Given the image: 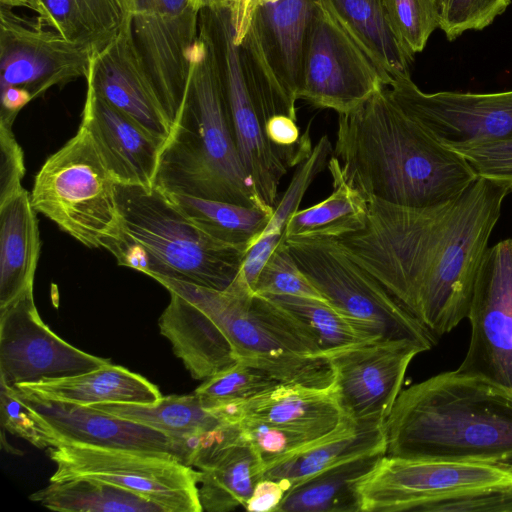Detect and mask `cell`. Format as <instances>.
<instances>
[{"label": "cell", "mask_w": 512, "mask_h": 512, "mask_svg": "<svg viewBox=\"0 0 512 512\" xmlns=\"http://www.w3.org/2000/svg\"><path fill=\"white\" fill-rule=\"evenodd\" d=\"M511 191L478 177L436 205L369 200L364 225L332 239L439 337L468 317L481 261Z\"/></svg>", "instance_id": "obj_1"}, {"label": "cell", "mask_w": 512, "mask_h": 512, "mask_svg": "<svg viewBox=\"0 0 512 512\" xmlns=\"http://www.w3.org/2000/svg\"><path fill=\"white\" fill-rule=\"evenodd\" d=\"M334 156L365 199L426 207L461 195L478 178L468 162L407 115L384 87L339 114Z\"/></svg>", "instance_id": "obj_2"}, {"label": "cell", "mask_w": 512, "mask_h": 512, "mask_svg": "<svg viewBox=\"0 0 512 512\" xmlns=\"http://www.w3.org/2000/svg\"><path fill=\"white\" fill-rule=\"evenodd\" d=\"M384 429L387 456L512 467V388L442 372L401 391Z\"/></svg>", "instance_id": "obj_3"}, {"label": "cell", "mask_w": 512, "mask_h": 512, "mask_svg": "<svg viewBox=\"0 0 512 512\" xmlns=\"http://www.w3.org/2000/svg\"><path fill=\"white\" fill-rule=\"evenodd\" d=\"M153 186L166 193L273 209L262 201L242 165L213 51L200 29L185 101L162 146Z\"/></svg>", "instance_id": "obj_4"}, {"label": "cell", "mask_w": 512, "mask_h": 512, "mask_svg": "<svg viewBox=\"0 0 512 512\" xmlns=\"http://www.w3.org/2000/svg\"><path fill=\"white\" fill-rule=\"evenodd\" d=\"M116 199L121 228L104 248L119 265L216 290L240 272L247 249L203 231L160 189L116 183Z\"/></svg>", "instance_id": "obj_5"}, {"label": "cell", "mask_w": 512, "mask_h": 512, "mask_svg": "<svg viewBox=\"0 0 512 512\" xmlns=\"http://www.w3.org/2000/svg\"><path fill=\"white\" fill-rule=\"evenodd\" d=\"M155 280L206 313L227 337L237 361L261 368L281 383L333 386L329 359L309 329L237 276L224 290L170 278Z\"/></svg>", "instance_id": "obj_6"}, {"label": "cell", "mask_w": 512, "mask_h": 512, "mask_svg": "<svg viewBox=\"0 0 512 512\" xmlns=\"http://www.w3.org/2000/svg\"><path fill=\"white\" fill-rule=\"evenodd\" d=\"M30 198L36 212L87 247L104 248L120 232L116 182L82 125L46 159Z\"/></svg>", "instance_id": "obj_7"}, {"label": "cell", "mask_w": 512, "mask_h": 512, "mask_svg": "<svg viewBox=\"0 0 512 512\" xmlns=\"http://www.w3.org/2000/svg\"><path fill=\"white\" fill-rule=\"evenodd\" d=\"M320 5L321 0H251L245 25L236 29L265 124L276 115L296 118L304 48Z\"/></svg>", "instance_id": "obj_8"}, {"label": "cell", "mask_w": 512, "mask_h": 512, "mask_svg": "<svg viewBox=\"0 0 512 512\" xmlns=\"http://www.w3.org/2000/svg\"><path fill=\"white\" fill-rule=\"evenodd\" d=\"M298 267L338 312L380 340H406L422 352L434 336L332 238L285 239Z\"/></svg>", "instance_id": "obj_9"}, {"label": "cell", "mask_w": 512, "mask_h": 512, "mask_svg": "<svg viewBox=\"0 0 512 512\" xmlns=\"http://www.w3.org/2000/svg\"><path fill=\"white\" fill-rule=\"evenodd\" d=\"M199 29L213 51L242 165L262 201L274 209L280 181L290 167L266 137L265 118L245 73L231 11L201 9Z\"/></svg>", "instance_id": "obj_10"}, {"label": "cell", "mask_w": 512, "mask_h": 512, "mask_svg": "<svg viewBox=\"0 0 512 512\" xmlns=\"http://www.w3.org/2000/svg\"><path fill=\"white\" fill-rule=\"evenodd\" d=\"M50 482L92 478L138 493L167 512H201L200 471L164 453L60 443L47 450Z\"/></svg>", "instance_id": "obj_11"}, {"label": "cell", "mask_w": 512, "mask_h": 512, "mask_svg": "<svg viewBox=\"0 0 512 512\" xmlns=\"http://www.w3.org/2000/svg\"><path fill=\"white\" fill-rule=\"evenodd\" d=\"M512 489L508 465L384 455L359 487L362 512H423L463 495Z\"/></svg>", "instance_id": "obj_12"}, {"label": "cell", "mask_w": 512, "mask_h": 512, "mask_svg": "<svg viewBox=\"0 0 512 512\" xmlns=\"http://www.w3.org/2000/svg\"><path fill=\"white\" fill-rule=\"evenodd\" d=\"M145 78L173 126L187 93L199 13L193 0H124Z\"/></svg>", "instance_id": "obj_13"}, {"label": "cell", "mask_w": 512, "mask_h": 512, "mask_svg": "<svg viewBox=\"0 0 512 512\" xmlns=\"http://www.w3.org/2000/svg\"><path fill=\"white\" fill-rule=\"evenodd\" d=\"M384 87L379 69L321 3L304 48L298 98L339 115Z\"/></svg>", "instance_id": "obj_14"}, {"label": "cell", "mask_w": 512, "mask_h": 512, "mask_svg": "<svg viewBox=\"0 0 512 512\" xmlns=\"http://www.w3.org/2000/svg\"><path fill=\"white\" fill-rule=\"evenodd\" d=\"M110 362L55 334L38 313L33 287L0 307V383L7 387L75 376Z\"/></svg>", "instance_id": "obj_15"}, {"label": "cell", "mask_w": 512, "mask_h": 512, "mask_svg": "<svg viewBox=\"0 0 512 512\" xmlns=\"http://www.w3.org/2000/svg\"><path fill=\"white\" fill-rule=\"evenodd\" d=\"M467 318L470 340L457 369L512 388V238L486 250Z\"/></svg>", "instance_id": "obj_16"}, {"label": "cell", "mask_w": 512, "mask_h": 512, "mask_svg": "<svg viewBox=\"0 0 512 512\" xmlns=\"http://www.w3.org/2000/svg\"><path fill=\"white\" fill-rule=\"evenodd\" d=\"M12 9L1 4V88L20 87L34 99L53 86L86 78L92 56L88 49Z\"/></svg>", "instance_id": "obj_17"}, {"label": "cell", "mask_w": 512, "mask_h": 512, "mask_svg": "<svg viewBox=\"0 0 512 512\" xmlns=\"http://www.w3.org/2000/svg\"><path fill=\"white\" fill-rule=\"evenodd\" d=\"M421 352L406 340H375L329 354L332 387L343 415L355 422H385L409 364Z\"/></svg>", "instance_id": "obj_18"}, {"label": "cell", "mask_w": 512, "mask_h": 512, "mask_svg": "<svg viewBox=\"0 0 512 512\" xmlns=\"http://www.w3.org/2000/svg\"><path fill=\"white\" fill-rule=\"evenodd\" d=\"M388 87L400 108L443 145L512 138V90L426 93L411 78Z\"/></svg>", "instance_id": "obj_19"}, {"label": "cell", "mask_w": 512, "mask_h": 512, "mask_svg": "<svg viewBox=\"0 0 512 512\" xmlns=\"http://www.w3.org/2000/svg\"><path fill=\"white\" fill-rule=\"evenodd\" d=\"M14 394L49 426L60 443L164 453L189 465L188 440L174 438L113 414L70 402L39 397L18 387ZM56 445V446H57Z\"/></svg>", "instance_id": "obj_20"}, {"label": "cell", "mask_w": 512, "mask_h": 512, "mask_svg": "<svg viewBox=\"0 0 512 512\" xmlns=\"http://www.w3.org/2000/svg\"><path fill=\"white\" fill-rule=\"evenodd\" d=\"M86 83L111 106L166 141L172 125L155 99L135 48L130 21L106 47L91 56Z\"/></svg>", "instance_id": "obj_21"}, {"label": "cell", "mask_w": 512, "mask_h": 512, "mask_svg": "<svg viewBox=\"0 0 512 512\" xmlns=\"http://www.w3.org/2000/svg\"><path fill=\"white\" fill-rule=\"evenodd\" d=\"M116 183L152 187L164 140L87 85L81 124Z\"/></svg>", "instance_id": "obj_22"}, {"label": "cell", "mask_w": 512, "mask_h": 512, "mask_svg": "<svg viewBox=\"0 0 512 512\" xmlns=\"http://www.w3.org/2000/svg\"><path fill=\"white\" fill-rule=\"evenodd\" d=\"M385 422H355L344 416L331 432L263 469L262 479L280 482L286 492L332 466L373 452L386 451Z\"/></svg>", "instance_id": "obj_23"}, {"label": "cell", "mask_w": 512, "mask_h": 512, "mask_svg": "<svg viewBox=\"0 0 512 512\" xmlns=\"http://www.w3.org/2000/svg\"><path fill=\"white\" fill-rule=\"evenodd\" d=\"M161 314L160 333L182 360L192 378L206 380L237 362L232 346L215 322L196 305L169 291Z\"/></svg>", "instance_id": "obj_24"}, {"label": "cell", "mask_w": 512, "mask_h": 512, "mask_svg": "<svg viewBox=\"0 0 512 512\" xmlns=\"http://www.w3.org/2000/svg\"><path fill=\"white\" fill-rule=\"evenodd\" d=\"M326 11L366 53L389 86L411 78L414 55L395 34L384 0H321Z\"/></svg>", "instance_id": "obj_25"}, {"label": "cell", "mask_w": 512, "mask_h": 512, "mask_svg": "<svg viewBox=\"0 0 512 512\" xmlns=\"http://www.w3.org/2000/svg\"><path fill=\"white\" fill-rule=\"evenodd\" d=\"M39 256L36 211L23 188L0 203V307L33 287Z\"/></svg>", "instance_id": "obj_26"}, {"label": "cell", "mask_w": 512, "mask_h": 512, "mask_svg": "<svg viewBox=\"0 0 512 512\" xmlns=\"http://www.w3.org/2000/svg\"><path fill=\"white\" fill-rule=\"evenodd\" d=\"M16 387L42 398L84 406L113 402L156 404L162 398L158 387L145 377L112 362L79 375Z\"/></svg>", "instance_id": "obj_27"}, {"label": "cell", "mask_w": 512, "mask_h": 512, "mask_svg": "<svg viewBox=\"0 0 512 512\" xmlns=\"http://www.w3.org/2000/svg\"><path fill=\"white\" fill-rule=\"evenodd\" d=\"M244 418L323 436L334 430L344 415L333 387L280 383L246 400Z\"/></svg>", "instance_id": "obj_28"}, {"label": "cell", "mask_w": 512, "mask_h": 512, "mask_svg": "<svg viewBox=\"0 0 512 512\" xmlns=\"http://www.w3.org/2000/svg\"><path fill=\"white\" fill-rule=\"evenodd\" d=\"M385 450L347 460L291 487L275 512H362L359 487Z\"/></svg>", "instance_id": "obj_29"}, {"label": "cell", "mask_w": 512, "mask_h": 512, "mask_svg": "<svg viewBox=\"0 0 512 512\" xmlns=\"http://www.w3.org/2000/svg\"><path fill=\"white\" fill-rule=\"evenodd\" d=\"M191 466L200 471L199 498L202 509L208 512H229L245 506L264 468L245 439L196 458Z\"/></svg>", "instance_id": "obj_30"}, {"label": "cell", "mask_w": 512, "mask_h": 512, "mask_svg": "<svg viewBox=\"0 0 512 512\" xmlns=\"http://www.w3.org/2000/svg\"><path fill=\"white\" fill-rule=\"evenodd\" d=\"M46 27L91 54L115 39L126 18L124 0H26Z\"/></svg>", "instance_id": "obj_31"}, {"label": "cell", "mask_w": 512, "mask_h": 512, "mask_svg": "<svg viewBox=\"0 0 512 512\" xmlns=\"http://www.w3.org/2000/svg\"><path fill=\"white\" fill-rule=\"evenodd\" d=\"M327 168L333 192L322 202L294 212L287 222L285 239L337 238L364 225L366 199L345 181L335 156L329 158Z\"/></svg>", "instance_id": "obj_32"}, {"label": "cell", "mask_w": 512, "mask_h": 512, "mask_svg": "<svg viewBox=\"0 0 512 512\" xmlns=\"http://www.w3.org/2000/svg\"><path fill=\"white\" fill-rule=\"evenodd\" d=\"M329 156H332V146L328 137L324 135L313 147L308 158L298 165L287 190L275 205L267 226L247 251L237 277L252 291L264 264L285 239V228L289 218L298 210L316 175L327 166Z\"/></svg>", "instance_id": "obj_33"}, {"label": "cell", "mask_w": 512, "mask_h": 512, "mask_svg": "<svg viewBox=\"0 0 512 512\" xmlns=\"http://www.w3.org/2000/svg\"><path fill=\"white\" fill-rule=\"evenodd\" d=\"M29 498L48 509L63 512H167L138 493L85 477L50 482Z\"/></svg>", "instance_id": "obj_34"}, {"label": "cell", "mask_w": 512, "mask_h": 512, "mask_svg": "<svg viewBox=\"0 0 512 512\" xmlns=\"http://www.w3.org/2000/svg\"><path fill=\"white\" fill-rule=\"evenodd\" d=\"M91 407L186 440L224 424L202 405L195 393L165 396L156 404L113 402Z\"/></svg>", "instance_id": "obj_35"}, {"label": "cell", "mask_w": 512, "mask_h": 512, "mask_svg": "<svg viewBox=\"0 0 512 512\" xmlns=\"http://www.w3.org/2000/svg\"><path fill=\"white\" fill-rule=\"evenodd\" d=\"M166 193V192H165ZM203 231L227 244L249 248L267 226L273 209L166 193Z\"/></svg>", "instance_id": "obj_36"}, {"label": "cell", "mask_w": 512, "mask_h": 512, "mask_svg": "<svg viewBox=\"0 0 512 512\" xmlns=\"http://www.w3.org/2000/svg\"><path fill=\"white\" fill-rule=\"evenodd\" d=\"M263 296L302 322L326 357L348 347L380 340L368 327L341 314L327 301L294 295Z\"/></svg>", "instance_id": "obj_37"}, {"label": "cell", "mask_w": 512, "mask_h": 512, "mask_svg": "<svg viewBox=\"0 0 512 512\" xmlns=\"http://www.w3.org/2000/svg\"><path fill=\"white\" fill-rule=\"evenodd\" d=\"M280 383L269 372L237 361L225 370L204 380L194 393L202 405L208 409L225 401L248 400Z\"/></svg>", "instance_id": "obj_38"}, {"label": "cell", "mask_w": 512, "mask_h": 512, "mask_svg": "<svg viewBox=\"0 0 512 512\" xmlns=\"http://www.w3.org/2000/svg\"><path fill=\"white\" fill-rule=\"evenodd\" d=\"M389 22L401 42L413 54L424 50L439 28L438 0H384Z\"/></svg>", "instance_id": "obj_39"}, {"label": "cell", "mask_w": 512, "mask_h": 512, "mask_svg": "<svg viewBox=\"0 0 512 512\" xmlns=\"http://www.w3.org/2000/svg\"><path fill=\"white\" fill-rule=\"evenodd\" d=\"M253 292L259 295H294L326 301L298 267L285 239L264 264Z\"/></svg>", "instance_id": "obj_40"}, {"label": "cell", "mask_w": 512, "mask_h": 512, "mask_svg": "<svg viewBox=\"0 0 512 512\" xmlns=\"http://www.w3.org/2000/svg\"><path fill=\"white\" fill-rule=\"evenodd\" d=\"M240 427L264 467L321 437L252 418H244Z\"/></svg>", "instance_id": "obj_41"}, {"label": "cell", "mask_w": 512, "mask_h": 512, "mask_svg": "<svg viewBox=\"0 0 512 512\" xmlns=\"http://www.w3.org/2000/svg\"><path fill=\"white\" fill-rule=\"evenodd\" d=\"M511 0H445L439 28L449 41L470 30H483L506 11Z\"/></svg>", "instance_id": "obj_42"}, {"label": "cell", "mask_w": 512, "mask_h": 512, "mask_svg": "<svg viewBox=\"0 0 512 512\" xmlns=\"http://www.w3.org/2000/svg\"><path fill=\"white\" fill-rule=\"evenodd\" d=\"M0 423L2 430L28 441L39 449L54 447L58 441L49 426L10 387L0 383Z\"/></svg>", "instance_id": "obj_43"}, {"label": "cell", "mask_w": 512, "mask_h": 512, "mask_svg": "<svg viewBox=\"0 0 512 512\" xmlns=\"http://www.w3.org/2000/svg\"><path fill=\"white\" fill-rule=\"evenodd\" d=\"M445 146L461 155L477 177L512 188V138Z\"/></svg>", "instance_id": "obj_44"}, {"label": "cell", "mask_w": 512, "mask_h": 512, "mask_svg": "<svg viewBox=\"0 0 512 512\" xmlns=\"http://www.w3.org/2000/svg\"><path fill=\"white\" fill-rule=\"evenodd\" d=\"M0 203L23 189L24 156L12 132V123L0 121Z\"/></svg>", "instance_id": "obj_45"}, {"label": "cell", "mask_w": 512, "mask_h": 512, "mask_svg": "<svg viewBox=\"0 0 512 512\" xmlns=\"http://www.w3.org/2000/svg\"><path fill=\"white\" fill-rule=\"evenodd\" d=\"M423 512H512V489L482 491L428 505Z\"/></svg>", "instance_id": "obj_46"}, {"label": "cell", "mask_w": 512, "mask_h": 512, "mask_svg": "<svg viewBox=\"0 0 512 512\" xmlns=\"http://www.w3.org/2000/svg\"><path fill=\"white\" fill-rule=\"evenodd\" d=\"M286 493L283 485L272 479L259 480L245 504V509L250 512L276 511Z\"/></svg>", "instance_id": "obj_47"}, {"label": "cell", "mask_w": 512, "mask_h": 512, "mask_svg": "<svg viewBox=\"0 0 512 512\" xmlns=\"http://www.w3.org/2000/svg\"><path fill=\"white\" fill-rule=\"evenodd\" d=\"M31 100L30 93L20 87L8 86L1 88L0 121L14 123L18 112Z\"/></svg>", "instance_id": "obj_48"}, {"label": "cell", "mask_w": 512, "mask_h": 512, "mask_svg": "<svg viewBox=\"0 0 512 512\" xmlns=\"http://www.w3.org/2000/svg\"><path fill=\"white\" fill-rule=\"evenodd\" d=\"M193 2L199 11L203 8L229 9L236 25L240 27L247 20L251 0H193Z\"/></svg>", "instance_id": "obj_49"}, {"label": "cell", "mask_w": 512, "mask_h": 512, "mask_svg": "<svg viewBox=\"0 0 512 512\" xmlns=\"http://www.w3.org/2000/svg\"><path fill=\"white\" fill-rule=\"evenodd\" d=\"M1 4L10 8L23 7L26 6V0H1Z\"/></svg>", "instance_id": "obj_50"}, {"label": "cell", "mask_w": 512, "mask_h": 512, "mask_svg": "<svg viewBox=\"0 0 512 512\" xmlns=\"http://www.w3.org/2000/svg\"><path fill=\"white\" fill-rule=\"evenodd\" d=\"M438 2L440 5V9H442V7L444 6L445 0H438Z\"/></svg>", "instance_id": "obj_51"}]
</instances>
